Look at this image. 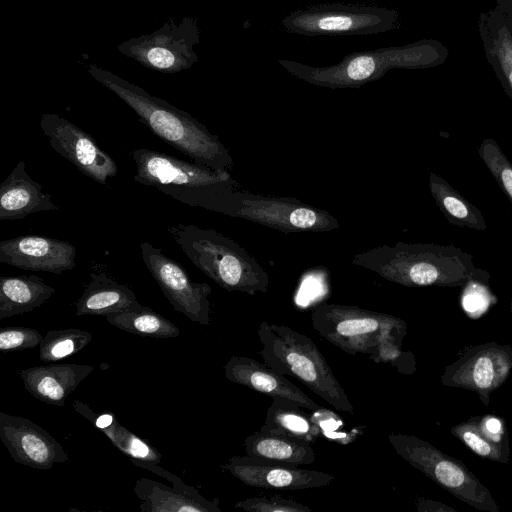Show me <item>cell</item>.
I'll list each match as a JSON object with an SVG mask.
<instances>
[{
	"label": "cell",
	"mask_w": 512,
	"mask_h": 512,
	"mask_svg": "<svg viewBox=\"0 0 512 512\" xmlns=\"http://www.w3.org/2000/svg\"><path fill=\"white\" fill-rule=\"evenodd\" d=\"M89 74L132 108L139 119L161 140L195 163L217 171H229L233 159L217 135L186 111L157 98L138 85L95 64Z\"/></svg>",
	"instance_id": "cell-1"
},
{
	"label": "cell",
	"mask_w": 512,
	"mask_h": 512,
	"mask_svg": "<svg viewBox=\"0 0 512 512\" xmlns=\"http://www.w3.org/2000/svg\"><path fill=\"white\" fill-rule=\"evenodd\" d=\"M184 204L248 220L283 233L327 232L339 227L328 211L293 197H279L241 190L238 183L187 188L172 185L157 187Z\"/></svg>",
	"instance_id": "cell-2"
},
{
	"label": "cell",
	"mask_w": 512,
	"mask_h": 512,
	"mask_svg": "<svg viewBox=\"0 0 512 512\" xmlns=\"http://www.w3.org/2000/svg\"><path fill=\"white\" fill-rule=\"evenodd\" d=\"M350 263L406 287H462L476 269L471 254L433 243L384 244L354 255Z\"/></svg>",
	"instance_id": "cell-3"
},
{
	"label": "cell",
	"mask_w": 512,
	"mask_h": 512,
	"mask_svg": "<svg viewBox=\"0 0 512 512\" xmlns=\"http://www.w3.org/2000/svg\"><path fill=\"white\" fill-rule=\"evenodd\" d=\"M448 49L439 41L422 39L404 46L353 52L339 63L315 67L294 60L279 59L289 74L310 84L331 88H360L381 79L394 68L424 69L444 63Z\"/></svg>",
	"instance_id": "cell-4"
},
{
	"label": "cell",
	"mask_w": 512,
	"mask_h": 512,
	"mask_svg": "<svg viewBox=\"0 0 512 512\" xmlns=\"http://www.w3.org/2000/svg\"><path fill=\"white\" fill-rule=\"evenodd\" d=\"M263 362L281 376H292L333 408L354 414L341 383L317 345L294 329L263 321L257 328Z\"/></svg>",
	"instance_id": "cell-5"
},
{
	"label": "cell",
	"mask_w": 512,
	"mask_h": 512,
	"mask_svg": "<svg viewBox=\"0 0 512 512\" xmlns=\"http://www.w3.org/2000/svg\"><path fill=\"white\" fill-rule=\"evenodd\" d=\"M168 232L190 261L225 290L248 295L268 291V273L231 238L192 224H177L169 227Z\"/></svg>",
	"instance_id": "cell-6"
},
{
	"label": "cell",
	"mask_w": 512,
	"mask_h": 512,
	"mask_svg": "<svg viewBox=\"0 0 512 512\" xmlns=\"http://www.w3.org/2000/svg\"><path fill=\"white\" fill-rule=\"evenodd\" d=\"M313 329L342 351L374 356L388 343H398L407 334L406 322L390 314L358 306L320 303L311 312Z\"/></svg>",
	"instance_id": "cell-7"
},
{
	"label": "cell",
	"mask_w": 512,
	"mask_h": 512,
	"mask_svg": "<svg viewBox=\"0 0 512 512\" xmlns=\"http://www.w3.org/2000/svg\"><path fill=\"white\" fill-rule=\"evenodd\" d=\"M281 28L304 36L370 35L399 29L398 10L374 4L321 3L285 15Z\"/></svg>",
	"instance_id": "cell-8"
},
{
	"label": "cell",
	"mask_w": 512,
	"mask_h": 512,
	"mask_svg": "<svg viewBox=\"0 0 512 512\" xmlns=\"http://www.w3.org/2000/svg\"><path fill=\"white\" fill-rule=\"evenodd\" d=\"M388 441L399 456L454 497L478 510L499 511L488 488L462 461L414 435L392 432Z\"/></svg>",
	"instance_id": "cell-9"
},
{
	"label": "cell",
	"mask_w": 512,
	"mask_h": 512,
	"mask_svg": "<svg viewBox=\"0 0 512 512\" xmlns=\"http://www.w3.org/2000/svg\"><path fill=\"white\" fill-rule=\"evenodd\" d=\"M200 37L196 18H170L150 34L123 41L117 50L150 70L177 73L199 61L195 46L200 43Z\"/></svg>",
	"instance_id": "cell-10"
},
{
	"label": "cell",
	"mask_w": 512,
	"mask_h": 512,
	"mask_svg": "<svg viewBox=\"0 0 512 512\" xmlns=\"http://www.w3.org/2000/svg\"><path fill=\"white\" fill-rule=\"evenodd\" d=\"M512 371V347L495 342L470 346L445 368L441 383L471 390L488 405L490 394L500 387Z\"/></svg>",
	"instance_id": "cell-11"
},
{
	"label": "cell",
	"mask_w": 512,
	"mask_h": 512,
	"mask_svg": "<svg viewBox=\"0 0 512 512\" xmlns=\"http://www.w3.org/2000/svg\"><path fill=\"white\" fill-rule=\"evenodd\" d=\"M144 264L173 308L189 320L210 326L211 287L194 282L185 268L148 242L140 243Z\"/></svg>",
	"instance_id": "cell-12"
},
{
	"label": "cell",
	"mask_w": 512,
	"mask_h": 512,
	"mask_svg": "<svg viewBox=\"0 0 512 512\" xmlns=\"http://www.w3.org/2000/svg\"><path fill=\"white\" fill-rule=\"evenodd\" d=\"M40 128L52 149L71 162L81 173L107 185V179L117 174L114 159L104 152L92 136L54 113H44Z\"/></svg>",
	"instance_id": "cell-13"
},
{
	"label": "cell",
	"mask_w": 512,
	"mask_h": 512,
	"mask_svg": "<svg viewBox=\"0 0 512 512\" xmlns=\"http://www.w3.org/2000/svg\"><path fill=\"white\" fill-rule=\"evenodd\" d=\"M131 157L136 165L134 180L155 188L161 185L199 188L237 183L229 171H217L147 148L134 149Z\"/></svg>",
	"instance_id": "cell-14"
},
{
	"label": "cell",
	"mask_w": 512,
	"mask_h": 512,
	"mask_svg": "<svg viewBox=\"0 0 512 512\" xmlns=\"http://www.w3.org/2000/svg\"><path fill=\"white\" fill-rule=\"evenodd\" d=\"M0 438L13 460L22 465L48 470L69 459L48 431L21 416L0 412Z\"/></svg>",
	"instance_id": "cell-15"
},
{
	"label": "cell",
	"mask_w": 512,
	"mask_h": 512,
	"mask_svg": "<svg viewBox=\"0 0 512 512\" xmlns=\"http://www.w3.org/2000/svg\"><path fill=\"white\" fill-rule=\"evenodd\" d=\"M242 483L256 488L306 490L327 486L335 480L332 474L273 463L252 456H233L221 464Z\"/></svg>",
	"instance_id": "cell-16"
},
{
	"label": "cell",
	"mask_w": 512,
	"mask_h": 512,
	"mask_svg": "<svg viewBox=\"0 0 512 512\" xmlns=\"http://www.w3.org/2000/svg\"><path fill=\"white\" fill-rule=\"evenodd\" d=\"M75 246L67 241L25 235L0 241V262L19 269L61 274L72 270Z\"/></svg>",
	"instance_id": "cell-17"
},
{
	"label": "cell",
	"mask_w": 512,
	"mask_h": 512,
	"mask_svg": "<svg viewBox=\"0 0 512 512\" xmlns=\"http://www.w3.org/2000/svg\"><path fill=\"white\" fill-rule=\"evenodd\" d=\"M226 379L265 394L272 399L282 398L296 402L309 411L321 407L285 376L279 375L265 363L245 356H233L224 366Z\"/></svg>",
	"instance_id": "cell-18"
},
{
	"label": "cell",
	"mask_w": 512,
	"mask_h": 512,
	"mask_svg": "<svg viewBox=\"0 0 512 512\" xmlns=\"http://www.w3.org/2000/svg\"><path fill=\"white\" fill-rule=\"evenodd\" d=\"M478 28L486 59L512 100V12L498 6L482 12Z\"/></svg>",
	"instance_id": "cell-19"
},
{
	"label": "cell",
	"mask_w": 512,
	"mask_h": 512,
	"mask_svg": "<svg viewBox=\"0 0 512 512\" xmlns=\"http://www.w3.org/2000/svg\"><path fill=\"white\" fill-rule=\"evenodd\" d=\"M94 370L85 364H53L34 366L19 372L24 388L37 400L50 405L64 406L67 397Z\"/></svg>",
	"instance_id": "cell-20"
},
{
	"label": "cell",
	"mask_w": 512,
	"mask_h": 512,
	"mask_svg": "<svg viewBox=\"0 0 512 512\" xmlns=\"http://www.w3.org/2000/svg\"><path fill=\"white\" fill-rule=\"evenodd\" d=\"M60 207L43 186L26 172L20 161L0 185V219L20 220L41 211H57Z\"/></svg>",
	"instance_id": "cell-21"
},
{
	"label": "cell",
	"mask_w": 512,
	"mask_h": 512,
	"mask_svg": "<svg viewBox=\"0 0 512 512\" xmlns=\"http://www.w3.org/2000/svg\"><path fill=\"white\" fill-rule=\"evenodd\" d=\"M450 432L479 457L503 464L509 462V438L503 419L477 415L453 426Z\"/></svg>",
	"instance_id": "cell-22"
},
{
	"label": "cell",
	"mask_w": 512,
	"mask_h": 512,
	"mask_svg": "<svg viewBox=\"0 0 512 512\" xmlns=\"http://www.w3.org/2000/svg\"><path fill=\"white\" fill-rule=\"evenodd\" d=\"M134 492L142 500V512H221L217 498L209 501L201 494L191 495L175 485L168 487L148 478L137 480Z\"/></svg>",
	"instance_id": "cell-23"
},
{
	"label": "cell",
	"mask_w": 512,
	"mask_h": 512,
	"mask_svg": "<svg viewBox=\"0 0 512 512\" xmlns=\"http://www.w3.org/2000/svg\"><path fill=\"white\" fill-rule=\"evenodd\" d=\"M91 280L76 303L77 316L121 312L139 304L135 293L104 273H91Z\"/></svg>",
	"instance_id": "cell-24"
},
{
	"label": "cell",
	"mask_w": 512,
	"mask_h": 512,
	"mask_svg": "<svg viewBox=\"0 0 512 512\" xmlns=\"http://www.w3.org/2000/svg\"><path fill=\"white\" fill-rule=\"evenodd\" d=\"M243 446L248 456L287 466L310 465L316 459L311 443L261 431L248 436Z\"/></svg>",
	"instance_id": "cell-25"
},
{
	"label": "cell",
	"mask_w": 512,
	"mask_h": 512,
	"mask_svg": "<svg viewBox=\"0 0 512 512\" xmlns=\"http://www.w3.org/2000/svg\"><path fill=\"white\" fill-rule=\"evenodd\" d=\"M55 288L36 275L0 277V320L40 307Z\"/></svg>",
	"instance_id": "cell-26"
},
{
	"label": "cell",
	"mask_w": 512,
	"mask_h": 512,
	"mask_svg": "<svg viewBox=\"0 0 512 512\" xmlns=\"http://www.w3.org/2000/svg\"><path fill=\"white\" fill-rule=\"evenodd\" d=\"M304 410L306 409L296 402L282 398L272 399L259 431L314 443L322 433L321 428Z\"/></svg>",
	"instance_id": "cell-27"
},
{
	"label": "cell",
	"mask_w": 512,
	"mask_h": 512,
	"mask_svg": "<svg viewBox=\"0 0 512 512\" xmlns=\"http://www.w3.org/2000/svg\"><path fill=\"white\" fill-rule=\"evenodd\" d=\"M429 188L436 205L452 225L483 231L487 228L481 211L444 178L429 174Z\"/></svg>",
	"instance_id": "cell-28"
},
{
	"label": "cell",
	"mask_w": 512,
	"mask_h": 512,
	"mask_svg": "<svg viewBox=\"0 0 512 512\" xmlns=\"http://www.w3.org/2000/svg\"><path fill=\"white\" fill-rule=\"evenodd\" d=\"M120 330L152 338H175L180 330L169 319L140 303L130 309L105 316Z\"/></svg>",
	"instance_id": "cell-29"
},
{
	"label": "cell",
	"mask_w": 512,
	"mask_h": 512,
	"mask_svg": "<svg viewBox=\"0 0 512 512\" xmlns=\"http://www.w3.org/2000/svg\"><path fill=\"white\" fill-rule=\"evenodd\" d=\"M92 340L91 333L78 328L50 330L39 345V358L57 362L80 352Z\"/></svg>",
	"instance_id": "cell-30"
},
{
	"label": "cell",
	"mask_w": 512,
	"mask_h": 512,
	"mask_svg": "<svg viewBox=\"0 0 512 512\" xmlns=\"http://www.w3.org/2000/svg\"><path fill=\"white\" fill-rule=\"evenodd\" d=\"M489 279L490 275L486 270L476 267L468 282L462 286L461 305L471 318L480 317L497 303V297L490 289Z\"/></svg>",
	"instance_id": "cell-31"
},
{
	"label": "cell",
	"mask_w": 512,
	"mask_h": 512,
	"mask_svg": "<svg viewBox=\"0 0 512 512\" xmlns=\"http://www.w3.org/2000/svg\"><path fill=\"white\" fill-rule=\"evenodd\" d=\"M112 444L129 458L158 464L162 455L147 441L139 438L117 419L108 427L101 430Z\"/></svg>",
	"instance_id": "cell-32"
},
{
	"label": "cell",
	"mask_w": 512,
	"mask_h": 512,
	"mask_svg": "<svg viewBox=\"0 0 512 512\" xmlns=\"http://www.w3.org/2000/svg\"><path fill=\"white\" fill-rule=\"evenodd\" d=\"M477 151L502 192L512 203V163L510 160L492 138L484 139Z\"/></svg>",
	"instance_id": "cell-33"
},
{
	"label": "cell",
	"mask_w": 512,
	"mask_h": 512,
	"mask_svg": "<svg viewBox=\"0 0 512 512\" xmlns=\"http://www.w3.org/2000/svg\"><path fill=\"white\" fill-rule=\"evenodd\" d=\"M235 508L248 512H311V508L280 495L250 497L235 504Z\"/></svg>",
	"instance_id": "cell-34"
},
{
	"label": "cell",
	"mask_w": 512,
	"mask_h": 512,
	"mask_svg": "<svg viewBox=\"0 0 512 512\" xmlns=\"http://www.w3.org/2000/svg\"><path fill=\"white\" fill-rule=\"evenodd\" d=\"M43 337L38 330L29 327H4L0 331V350L32 349L39 346Z\"/></svg>",
	"instance_id": "cell-35"
},
{
	"label": "cell",
	"mask_w": 512,
	"mask_h": 512,
	"mask_svg": "<svg viewBox=\"0 0 512 512\" xmlns=\"http://www.w3.org/2000/svg\"><path fill=\"white\" fill-rule=\"evenodd\" d=\"M415 506H416L417 511H419V512H443V511L455 512V509H453L449 506H446L443 503L425 499L420 496H418L416 498Z\"/></svg>",
	"instance_id": "cell-36"
},
{
	"label": "cell",
	"mask_w": 512,
	"mask_h": 512,
	"mask_svg": "<svg viewBox=\"0 0 512 512\" xmlns=\"http://www.w3.org/2000/svg\"><path fill=\"white\" fill-rule=\"evenodd\" d=\"M496 6L508 12H512V0H495Z\"/></svg>",
	"instance_id": "cell-37"
},
{
	"label": "cell",
	"mask_w": 512,
	"mask_h": 512,
	"mask_svg": "<svg viewBox=\"0 0 512 512\" xmlns=\"http://www.w3.org/2000/svg\"><path fill=\"white\" fill-rule=\"evenodd\" d=\"M511 308H512V303H511Z\"/></svg>",
	"instance_id": "cell-38"
}]
</instances>
